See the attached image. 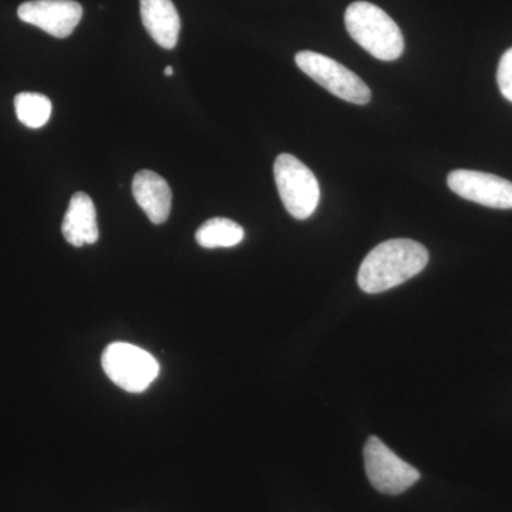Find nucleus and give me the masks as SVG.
Instances as JSON below:
<instances>
[{
    "label": "nucleus",
    "instance_id": "2",
    "mask_svg": "<svg viewBox=\"0 0 512 512\" xmlns=\"http://www.w3.org/2000/svg\"><path fill=\"white\" fill-rule=\"evenodd\" d=\"M345 25L350 37L376 59L393 62L403 55L402 30L379 6L369 2L352 3L346 9Z\"/></svg>",
    "mask_w": 512,
    "mask_h": 512
},
{
    "label": "nucleus",
    "instance_id": "10",
    "mask_svg": "<svg viewBox=\"0 0 512 512\" xmlns=\"http://www.w3.org/2000/svg\"><path fill=\"white\" fill-rule=\"evenodd\" d=\"M62 232L64 239L73 247L96 244L100 235L97 211L86 192L79 191L73 195L69 210L64 215Z\"/></svg>",
    "mask_w": 512,
    "mask_h": 512
},
{
    "label": "nucleus",
    "instance_id": "14",
    "mask_svg": "<svg viewBox=\"0 0 512 512\" xmlns=\"http://www.w3.org/2000/svg\"><path fill=\"white\" fill-rule=\"evenodd\" d=\"M498 87L501 94L512 103V49L507 50L501 57L497 72Z\"/></svg>",
    "mask_w": 512,
    "mask_h": 512
},
{
    "label": "nucleus",
    "instance_id": "9",
    "mask_svg": "<svg viewBox=\"0 0 512 512\" xmlns=\"http://www.w3.org/2000/svg\"><path fill=\"white\" fill-rule=\"evenodd\" d=\"M133 195L153 224H164L170 217L173 195L170 185L161 175L151 170L138 171L134 175Z\"/></svg>",
    "mask_w": 512,
    "mask_h": 512
},
{
    "label": "nucleus",
    "instance_id": "13",
    "mask_svg": "<svg viewBox=\"0 0 512 512\" xmlns=\"http://www.w3.org/2000/svg\"><path fill=\"white\" fill-rule=\"evenodd\" d=\"M16 116L29 128L45 126L52 116V101L39 93H20L15 97Z\"/></svg>",
    "mask_w": 512,
    "mask_h": 512
},
{
    "label": "nucleus",
    "instance_id": "15",
    "mask_svg": "<svg viewBox=\"0 0 512 512\" xmlns=\"http://www.w3.org/2000/svg\"><path fill=\"white\" fill-rule=\"evenodd\" d=\"M164 74H165V76H173V74H174L173 67H171V66L165 67Z\"/></svg>",
    "mask_w": 512,
    "mask_h": 512
},
{
    "label": "nucleus",
    "instance_id": "11",
    "mask_svg": "<svg viewBox=\"0 0 512 512\" xmlns=\"http://www.w3.org/2000/svg\"><path fill=\"white\" fill-rule=\"evenodd\" d=\"M141 20L148 35L163 49H174L180 37L181 19L173 0H140Z\"/></svg>",
    "mask_w": 512,
    "mask_h": 512
},
{
    "label": "nucleus",
    "instance_id": "6",
    "mask_svg": "<svg viewBox=\"0 0 512 512\" xmlns=\"http://www.w3.org/2000/svg\"><path fill=\"white\" fill-rule=\"evenodd\" d=\"M363 454L367 477L379 493L399 495L420 480L419 471L394 454L379 437H369Z\"/></svg>",
    "mask_w": 512,
    "mask_h": 512
},
{
    "label": "nucleus",
    "instance_id": "1",
    "mask_svg": "<svg viewBox=\"0 0 512 512\" xmlns=\"http://www.w3.org/2000/svg\"><path fill=\"white\" fill-rule=\"evenodd\" d=\"M429 262V252L413 239H390L363 259L357 284L366 293H382L419 275Z\"/></svg>",
    "mask_w": 512,
    "mask_h": 512
},
{
    "label": "nucleus",
    "instance_id": "3",
    "mask_svg": "<svg viewBox=\"0 0 512 512\" xmlns=\"http://www.w3.org/2000/svg\"><path fill=\"white\" fill-rule=\"evenodd\" d=\"M275 183L286 210L296 220H306L318 208V178L299 158L281 154L274 165Z\"/></svg>",
    "mask_w": 512,
    "mask_h": 512
},
{
    "label": "nucleus",
    "instance_id": "5",
    "mask_svg": "<svg viewBox=\"0 0 512 512\" xmlns=\"http://www.w3.org/2000/svg\"><path fill=\"white\" fill-rule=\"evenodd\" d=\"M295 62L303 73L339 99L359 106L372 99L369 86L357 74L328 56L306 50L295 56Z\"/></svg>",
    "mask_w": 512,
    "mask_h": 512
},
{
    "label": "nucleus",
    "instance_id": "4",
    "mask_svg": "<svg viewBox=\"0 0 512 512\" xmlns=\"http://www.w3.org/2000/svg\"><path fill=\"white\" fill-rule=\"evenodd\" d=\"M101 366L111 382L128 393H143L157 379L156 357L130 343H111L101 356Z\"/></svg>",
    "mask_w": 512,
    "mask_h": 512
},
{
    "label": "nucleus",
    "instance_id": "7",
    "mask_svg": "<svg viewBox=\"0 0 512 512\" xmlns=\"http://www.w3.org/2000/svg\"><path fill=\"white\" fill-rule=\"evenodd\" d=\"M447 183L464 200L498 210L512 208V183L505 178L481 171L456 170L448 174Z\"/></svg>",
    "mask_w": 512,
    "mask_h": 512
},
{
    "label": "nucleus",
    "instance_id": "12",
    "mask_svg": "<svg viewBox=\"0 0 512 512\" xmlns=\"http://www.w3.org/2000/svg\"><path fill=\"white\" fill-rule=\"evenodd\" d=\"M244 228L227 218H212L198 228L195 239L202 248H232L244 239Z\"/></svg>",
    "mask_w": 512,
    "mask_h": 512
},
{
    "label": "nucleus",
    "instance_id": "8",
    "mask_svg": "<svg viewBox=\"0 0 512 512\" xmlns=\"http://www.w3.org/2000/svg\"><path fill=\"white\" fill-rule=\"evenodd\" d=\"M18 16L50 36L66 39L79 26L83 8L74 0H30L19 6Z\"/></svg>",
    "mask_w": 512,
    "mask_h": 512
}]
</instances>
